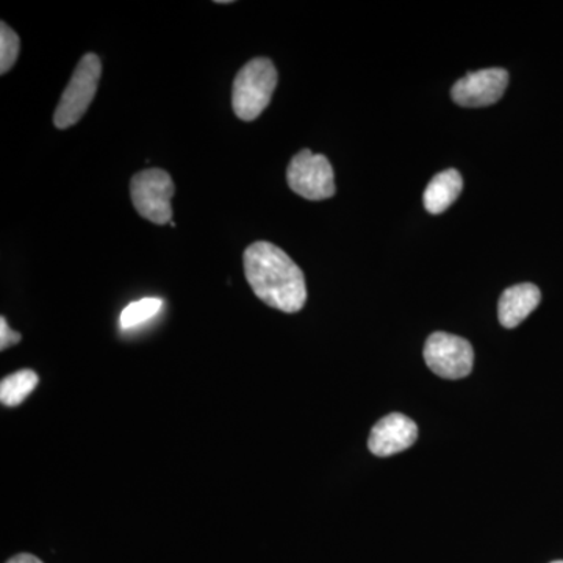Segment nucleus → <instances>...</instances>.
I'll return each mask as SVG.
<instances>
[{
    "instance_id": "f257e3e1",
    "label": "nucleus",
    "mask_w": 563,
    "mask_h": 563,
    "mask_svg": "<svg viewBox=\"0 0 563 563\" xmlns=\"http://www.w3.org/2000/svg\"><path fill=\"white\" fill-rule=\"evenodd\" d=\"M243 266L252 291L266 306L296 313L307 301L306 277L276 244L252 243L243 254Z\"/></svg>"
},
{
    "instance_id": "f03ea898",
    "label": "nucleus",
    "mask_w": 563,
    "mask_h": 563,
    "mask_svg": "<svg viewBox=\"0 0 563 563\" xmlns=\"http://www.w3.org/2000/svg\"><path fill=\"white\" fill-rule=\"evenodd\" d=\"M277 87V69L268 58H254L236 74L232 107L242 121H254L272 102Z\"/></svg>"
},
{
    "instance_id": "7ed1b4c3",
    "label": "nucleus",
    "mask_w": 563,
    "mask_h": 563,
    "mask_svg": "<svg viewBox=\"0 0 563 563\" xmlns=\"http://www.w3.org/2000/svg\"><path fill=\"white\" fill-rule=\"evenodd\" d=\"M101 76L102 63L98 55H84L70 77L68 87L63 91L57 110H55V128L65 131L81 120V117L87 113L88 107L95 101Z\"/></svg>"
},
{
    "instance_id": "20e7f679",
    "label": "nucleus",
    "mask_w": 563,
    "mask_h": 563,
    "mask_svg": "<svg viewBox=\"0 0 563 563\" xmlns=\"http://www.w3.org/2000/svg\"><path fill=\"white\" fill-rule=\"evenodd\" d=\"M174 181L163 169H144L131 180V198L144 220L154 224H172Z\"/></svg>"
},
{
    "instance_id": "39448f33",
    "label": "nucleus",
    "mask_w": 563,
    "mask_h": 563,
    "mask_svg": "<svg viewBox=\"0 0 563 563\" xmlns=\"http://www.w3.org/2000/svg\"><path fill=\"white\" fill-rule=\"evenodd\" d=\"M288 185L309 201H322L335 195V176L328 158L303 150L292 157L287 169Z\"/></svg>"
},
{
    "instance_id": "423d86ee",
    "label": "nucleus",
    "mask_w": 563,
    "mask_h": 563,
    "mask_svg": "<svg viewBox=\"0 0 563 563\" xmlns=\"http://www.w3.org/2000/svg\"><path fill=\"white\" fill-rule=\"evenodd\" d=\"M424 361L443 379H463L473 372L474 351L472 343L462 336L435 332L426 342Z\"/></svg>"
},
{
    "instance_id": "0eeeda50",
    "label": "nucleus",
    "mask_w": 563,
    "mask_h": 563,
    "mask_svg": "<svg viewBox=\"0 0 563 563\" xmlns=\"http://www.w3.org/2000/svg\"><path fill=\"white\" fill-rule=\"evenodd\" d=\"M509 85V73L503 68H488L466 74L463 79L455 81L453 87V99L462 107L493 106L503 98Z\"/></svg>"
},
{
    "instance_id": "6e6552de",
    "label": "nucleus",
    "mask_w": 563,
    "mask_h": 563,
    "mask_svg": "<svg viewBox=\"0 0 563 563\" xmlns=\"http://www.w3.org/2000/svg\"><path fill=\"white\" fill-rule=\"evenodd\" d=\"M418 439L417 424L402 413H391L374 426L368 448L377 457L402 453Z\"/></svg>"
},
{
    "instance_id": "1a4fd4ad",
    "label": "nucleus",
    "mask_w": 563,
    "mask_h": 563,
    "mask_svg": "<svg viewBox=\"0 0 563 563\" xmlns=\"http://www.w3.org/2000/svg\"><path fill=\"white\" fill-rule=\"evenodd\" d=\"M542 292L533 284H518L507 288L499 299V322L507 329L517 328L539 307Z\"/></svg>"
},
{
    "instance_id": "9d476101",
    "label": "nucleus",
    "mask_w": 563,
    "mask_h": 563,
    "mask_svg": "<svg viewBox=\"0 0 563 563\" xmlns=\"http://www.w3.org/2000/svg\"><path fill=\"white\" fill-rule=\"evenodd\" d=\"M463 188V179L461 173L455 169H446V172L437 174L424 191V207L429 213L440 214L450 209Z\"/></svg>"
},
{
    "instance_id": "9b49d317",
    "label": "nucleus",
    "mask_w": 563,
    "mask_h": 563,
    "mask_svg": "<svg viewBox=\"0 0 563 563\" xmlns=\"http://www.w3.org/2000/svg\"><path fill=\"white\" fill-rule=\"evenodd\" d=\"M40 383L38 374L33 369H21L3 377L0 383V402L5 407L21 406Z\"/></svg>"
},
{
    "instance_id": "f8f14e48",
    "label": "nucleus",
    "mask_w": 563,
    "mask_h": 563,
    "mask_svg": "<svg viewBox=\"0 0 563 563\" xmlns=\"http://www.w3.org/2000/svg\"><path fill=\"white\" fill-rule=\"evenodd\" d=\"M162 306L163 301L158 298H144L129 303L122 310L120 317L121 328L128 331V329L136 328V325L143 324V322L150 321L151 318L161 312Z\"/></svg>"
},
{
    "instance_id": "ddd939ff",
    "label": "nucleus",
    "mask_w": 563,
    "mask_h": 563,
    "mask_svg": "<svg viewBox=\"0 0 563 563\" xmlns=\"http://www.w3.org/2000/svg\"><path fill=\"white\" fill-rule=\"evenodd\" d=\"M21 43L16 32L7 25L0 24V73L7 74L13 68L20 55Z\"/></svg>"
},
{
    "instance_id": "4468645a",
    "label": "nucleus",
    "mask_w": 563,
    "mask_h": 563,
    "mask_svg": "<svg viewBox=\"0 0 563 563\" xmlns=\"http://www.w3.org/2000/svg\"><path fill=\"white\" fill-rule=\"evenodd\" d=\"M21 340V333L11 331L5 318H0V351L9 350L10 346L20 343Z\"/></svg>"
},
{
    "instance_id": "2eb2a0df",
    "label": "nucleus",
    "mask_w": 563,
    "mask_h": 563,
    "mask_svg": "<svg viewBox=\"0 0 563 563\" xmlns=\"http://www.w3.org/2000/svg\"><path fill=\"white\" fill-rule=\"evenodd\" d=\"M7 563H44L41 559L36 558V555L32 554H18L14 558H11Z\"/></svg>"
},
{
    "instance_id": "dca6fc26",
    "label": "nucleus",
    "mask_w": 563,
    "mask_h": 563,
    "mask_svg": "<svg viewBox=\"0 0 563 563\" xmlns=\"http://www.w3.org/2000/svg\"><path fill=\"white\" fill-rule=\"evenodd\" d=\"M553 563H563V561H555V562H553Z\"/></svg>"
}]
</instances>
